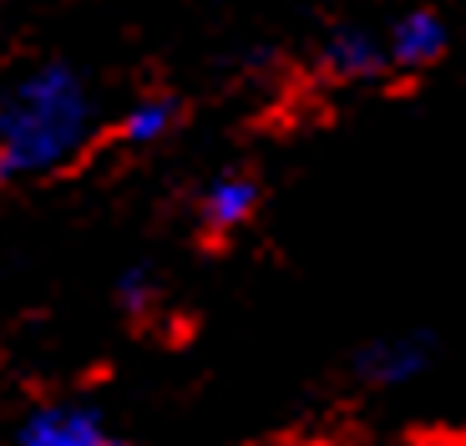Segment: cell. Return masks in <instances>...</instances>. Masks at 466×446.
Returning a JSON list of instances; mask_svg holds the SVG:
<instances>
[{"label":"cell","instance_id":"cell-8","mask_svg":"<svg viewBox=\"0 0 466 446\" xmlns=\"http://www.w3.org/2000/svg\"><path fill=\"white\" fill-rule=\"evenodd\" d=\"M152 305H157V274L152 269H127L122 279H116V309L132 319L152 315Z\"/></svg>","mask_w":466,"mask_h":446},{"label":"cell","instance_id":"cell-4","mask_svg":"<svg viewBox=\"0 0 466 446\" xmlns=\"http://www.w3.org/2000/svg\"><path fill=\"white\" fill-rule=\"evenodd\" d=\"M380 35H385L390 71H426V66H436V61L446 56V41H451L446 21L431 11V5H410V11H400Z\"/></svg>","mask_w":466,"mask_h":446},{"label":"cell","instance_id":"cell-2","mask_svg":"<svg viewBox=\"0 0 466 446\" xmlns=\"http://www.w3.org/2000/svg\"><path fill=\"white\" fill-rule=\"evenodd\" d=\"M431 360H436V340L426 329H390V335H375L350 355V376L370 390H400L426 376Z\"/></svg>","mask_w":466,"mask_h":446},{"label":"cell","instance_id":"cell-5","mask_svg":"<svg viewBox=\"0 0 466 446\" xmlns=\"http://www.w3.org/2000/svg\"><path fill=\"white\" fill-rule=\"evenodd\" d=\"M258 198H264V188H258V177L248 173H218L203 183L198 193V228L208 238H233L238 228H248L258 213Z\"/></svg>","mask_w":466,"mask_h":446},{"label":"cell","instance_id":"cell-1","mask_svg":"<svg viewBox=\"0 0 466 446\" xmlns=\"http://www.w3.org/2000/svg\"><path fill=\"white\" fill-rule=\"evenodd\" d=\"M92 86L66 61H41L0 92V167L11 183L66 167L92 142Z\"/></svg>","mask_w":466,"mask_h":446},{"label":"cell","instance_id":"cell-7","mask_svg":"<svg viewBox=\"0 0 466 446\" xmlns=\"http://www.w3.org/2000/svg\"><path fill=\"white\" fill-rule=\"evenodd\" d=\"M177 127V102L173 96H137V102L116 117V142L122 147H157Z\"/></svg>","mask_w":466,"mask_h":446},{"label":"cell","instance_id":"cell-3","mask_svg":"<svg viewBox=\"0 0 466 446\" xmlns=\"http://www.w3.org/2000/svg\"><path fill=\"white\" fill-rule=\"evenodd\" d=\"M15 446H132L96 406L82 400H51L35 406L15 431Z\"/></svg>","mask_w":466,"mask_h":446},{"label":"cell","instance_id":"cell-6","mask_svg":"<svg viewBox=\"0 0 466 446\" xmlns=\"http://www.w3.org/2000/svg\"><path fill=\"white\" fill-rule=\"evenodd\" d=\"M319 71H325L329 82H375V76L390 71L385 35L370 31V25H339L319 46Z\"/></svg>","mask_w":466,"mask_h":446},{"label":"cell","instance_id":"cell-9","mask_svg":"<svg viewBox=\"0 0 466 446\" xmlns=\"http://www.w3.org/2000/svg\"><path fill=\"white\" fill-rule=\"evenodd\" d=\"M5 183H11V177H5V167H0V188H5Z\"/></svg>","mask_w":466,"mask_h":446}]
</instances>
